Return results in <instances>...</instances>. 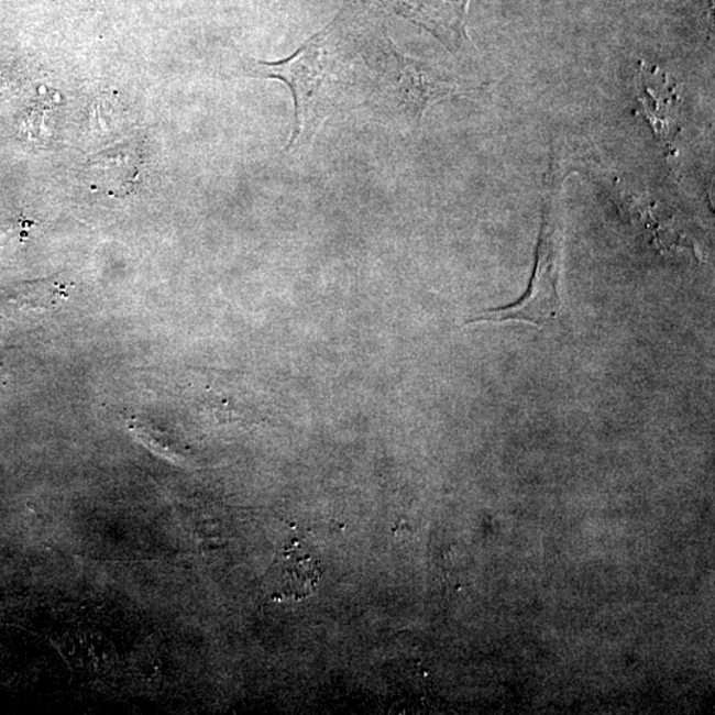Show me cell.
I'll return each instance as SVG.
<instances>
[{
	"label": "cell",
	"mask_w": 715,
	"mask_h": 715,
	"mask_svg": "<svg viewBox=\"0 0 715 715\" xmlns=\"http://www.w3.org/2000/svg\"><path fill=\"white\" fill-rule=\"evenodd\" d=\"M333 29L334 24L331 23L284 61H250L244 65L246 76L282 81L294 97V130L284 148L285 155L307 152L323 122L342 106L346 79L341 57H337L330 48Z\"/></svg>",
	"instance_id": "obj_1"
},
{
	"label": "cell",
	"mask_w": 715,
	"mask_h": 715,
	"mask_svg": "<svg viewBox=\"0 0 715 715\" xmlns=\"http://www.w3.org/2000/svg\"><path fill=\"white\" fill-rule=\"evenodd\" d=\"M548 199L544 201L541 235L537 250L536 268L525 295L509 307L491 309L473 317L468 323L526 322L538 328L549 327L556 320L559 300V272H561V211H559L556 177L551 179Z\"/></svg>",
	"instance_id": "obj_2"
},
{
	"label": "cell",
	"mask_w": 715,
	"mask_h": 715,
	"mask_svg": "<svg viewBox=\"0 0 715 715\" xmlns=\"http://www.w3.org/2000/svg\"><path fill=\"white\" fill-rule=\"evenodd\" d=\"M381 8L425 29L454 56L468 54L473 43L468 34L471 0H375Z\"/></svg>",
	"instance_id": "obj_3"
},
{
	"label": "cell",
	"mask_w": 715,
	"mask_h": 715,
	"mask_svg": "<svg viewBox=\"0 0 715 715\" xmlns=\"http://www.w3.org/2000/svg\"><path fill=\"white\" fill-rule=\"evenodd\" d=\"M389 54L393 58V84L402 106L407 109L416 123H420L426 110L433 103L465 94V88L452 82L438 70L416 58L403 55L389 42Z\"/></svg>",
	"instance_id": "obj_4"
},
{
	"label": "cell",
	"mask_w": 715,
	"mask_h": 715,
	"mask_svg": "<svg viewBox=\"0 0 715 715\" xmlns=\"http://www.w3.org/2000/svg\"><path fill=\"white\" fill-rule=\"evenodd\" d=\"M637 100L644 114L659 135L661 142H669L679 130L680 96L671 81L659 68L641 63L635 79Z\"/></svg>",
	"instance_id": "obj_5"
},
{
	"label": "cell",
	"mask_w": 715,
	"mask_h": 715,
	"mask_svg": "<svg viewBox=\"0 0 715 715\" xmlns=\"http://www.w3.org/2000/svg\"><path fill=\"white\" fill-rule=\"evenodd\" d=\"M320 580V562L295 542L282 550L273 564L271 594L275 601H301L315 593Z\"/></svg>",
	"instance_id": "obj_6"
},
{
	"label": "cell",
	"mask_w": 715,
	"mask_h": 715,
	"mask_svg": "<svg viewBox=\"0 0 715 715\" xmlns=\"http://www.w3.org/2000/svg\"><path fill=\"white\" fill-rule=\"evenodd\" d=\"M69 285L61 279L24 283L14 290V300L24 308L51 309L68 296Z\"/></svg>",
	"instance_id": "obj_7"
}]
</instances>
